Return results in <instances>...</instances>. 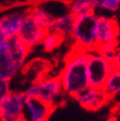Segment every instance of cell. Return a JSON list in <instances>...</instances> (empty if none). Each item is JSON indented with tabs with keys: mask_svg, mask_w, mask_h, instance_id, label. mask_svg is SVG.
Returning a JSON list of instances; mask_svg holds the SVG:
<instances>
[{
	"mask_svg": "<svg viewBox=\"0 0 120 121\" xmlns=\"http://www.w3.org/2000/svg\"><path fill=\"white\" fill-rule=\"evenodd\" d=\"M23 95L25 98H38L54 108L61 104L65 96L58 77H44L29 86Z\"/></svg>",
	"mask_w": 120,
	"mask_h": 121,
	"instance_id": "2",
	"label": "cell"
},
{
	"mask_svg": "<svg viewBox=\"0 0 120 121\" xmlns=\"http://www.w3.org/2000/svg\"><path fill=\"white\" fill-rule=\"evenodd\" d=\"M92 3L94 9H103L111 13L118 11L120 8V0H92Z\"/></svg>",
	"mask_w": 120,
	"mask_h": 121,
	"instance_id": "19",
	"label": "cell"
},
{
	"mask_svg": "<svg viewBox=\"0 0 120 121\" xmlns=\"http://www.w3.org/2000/svg\"><path fill=\"white\" fill-rule=\"evenodd\" d=\"M40 1H43V0H40Z\"/></svg>",
	"mask_w": 120,
	"mask_h": 121,
	"instance_id": "23",
	"label": "cell"
},
{
	"mask_svg": "<svg viewBox=\"0 0 120 121\" xmlns=\"http://www.w3.org/2000/svg\"><path fill=\"white\" fill-rule=\"evenodd\" d=\"M26 10H15L6 13L0 17V30L5 34L7 38L17 35L23 18L27 13Z\"/></svg>",
	"mask_w": 120,
	"mask_h": 121,
	"instance_id": "11",
	"label": "cell"
},
{
	"mask_svg": "<svg viewBox=\"0 0 120 121\" xmlns=\"http://www.w3.org/2000/svg\"><path fill=\"white\" fill-rule=\"evenodd\" d=\"M7 42L12 58H13L16 65L18 66V68L22 70L25 67L30 49L21 41V39L18 38L17 35L7 38Z\"/></svg>",
	"mask_w": 120,
	"mask_h": 121,
	"instance_id": "12",
	"label": "cell"
},
{
	"mask_svg": "<svg viewBox=\"0 0 120 121\" xmlns=\"http://www.w3.org/2000/svg\"><path fill=\"white\" fill-rule=\"evenodd\" d=\"M10 82L0 79V102H1L6 96H7L11 92Z\"/></svg>",
	"mask_w": 120,
	"mask_h": 121,
	"instance_id": "20",
	"label": "cell"
},
{
	"mask_svg": "<svg viewBox=\"0 0 120 121\" xmlns=\"http://www.w3.org/2000/svg\"><path fill=\"white\" fill-rule=\"evenodd\" d=\"M75 19L76 17H74L70 12H68V13L56 18L48 31L59 35L64 39H66V38H72Z\"/></svg>",
	"mask_w": 120,
	"mask_h": 121,
	"instance_id": "13",
	"label": "cell"
},
{
	"mask_svg": "<svg viewBox=\"0 0 120 121\" xmlns=\"http://www.w3.org/2000/svg\"><path fill=\"white\" fill-rule=\"evenodd\" d=\"M97 18L98 15L94 12L76 17L72 33L76 47L86 51L97 48Z\"/></svg>",
	"mask_w": 120,
	"mask_h": 121,
	"instance_id": "3",
	"label": "cell"
},
{
	"mask_svg": "<svg viewBox=\"0 0 120 121\" xmlns=\"http://www.w3.org/2000/svg\"><path fill=\"white\" fill-rule=\"evenodd\" d=\"M29 13L33 16L34 21L46 31L50 29L51 25L56 19L41 3L33 6L32 8H29Z\"/></svg>",
	"mask_w": 120,
	"mask_h": 121,
	"instance_id": "14",
	"label": "cell"
},
{
	"mask_svg": "<svg viewBox=\"0 0 120 121\" xmlns=\"http://www.w3.org/2000/svg\"><path fill=\"white\" fill-rule=\"evenodd\" d=\"M111 62H112V65H113V68L120 70V46L117 47L114 55H113V58L111 60Z\"/></svg>",
	"mask_w": 120,
	"mask_h": 121,
	"instance_id": "21",
	"label": "cell"
},
{
	"mask_svg": "<svg viewBox=\"0 0 120 121\" xmlns=\"http://www.w3.org/2000/svg\"><path fill=\"white\" fill-rule=\"evenodd\" d=\"M87 59L88 51L76 46L68 54L64 68L58 77L65 95L74 98L90 86Z\"/></svg>",
	"mask_w": 120,
	"mask_h": 121,
	"instance_id": "1",
	"label": "cell"
},
{
	"mask_svg": "<svg viewBox=\"0 0 120 121\" xmlns=\"http://www.w3.org/2000/svg\"><path fill=\"white\" fill-rule=\"evenodd\" d=\"M103 91L109 99L120 95V70L113 69L110 72L103 87Z\"/></svg>",
	"mask_w": 120,
	"mask_h": 121,
	"instance_id": "15",
	"label": "cell"
},
{
	"mask_svg": "<svg viewBox=\"0 0 120 121\" xmlns=\"http://www.w3.org/2000/svg\"><path fill=\"white\" fill-rule=\"evenodd\" d=\"M118 46H119V43H118V40L116 39V40H111V41H107V42L98 44L95 50H97L100 55H103L104 58L111 61Z\"/></svg>",
	"mask_w": 120,
	"mask_h": 121,
	"instance_id": "17",
	"label": "cell"
},
{
	"mask_svg": "<svg viewBox=\"0 0 120 121\" xmlns=\"http://www.w3.org/2000/svg\"><path fill=\"white\" fill-rule=\"evenodd\" d=\"M119 35L118 23L114 18L98 16L97 18V39L98 44L116 40Z\"/></svg>",
	"mask_w": 120,
	"mask_h": 121,
	"instance_id": "9",
	"label": "cell"
},
{
	"mask_svg": "<svg viewBox=\"0 0 120 121\" xmlns=\"http://www.w3.org/2000/svg\"><path fill=\"white\" fill-rule=\"evenodd\" d=\"M6 39H7V37H6V35H5V34L1 31V30H0V44H1L2 43V42Z\"/></svg>",
	"mask_w": 120,
	"mask_h": 121,
	"instance_id": "22",
	"label": "cell"
},
{
	"mask_svg": "<svg viewBox=\"0 0 120 121\" xmlns=\"http://www.w3.org/2000/svg\"><path fill=\"white\" fill-rule=\"evenodd\" d=\"M54 110L52 105L38 98H25L23 104V121H47Z\"/></svg>",
	"mask_w": 120,
	"mask_h": 121,
	"instance_id": "6",
	"label": "cell"
},
{
	"mask_svg": "<svg viewBox=\"0 0 120 121\" xmlns=\"http://www.w3.org/2000/svg\"><path fill=\"white\" fill-rule=\"evenodd\" d=\"M63 40L64 39L62 37H60L59 35H56L54 33L47 31L45 37L43 38V41H41V44H43V49L45 51H51L54 48L58 47Z\"/></svg>",
	"mask_w": 120,
	"mask_h": 121,
	"instance_id": "18",
	"label": "cell"
},
{
	"mask_svg": "<svg viewBox=\"0 0 120 121\" xmlns=\"http://www.w3.org/2000/svg\"><path fill=\"white\" fill-rule=\"evenodd\" d=\"M74 99L80 106L91 111L100 109L109 100L108 96L104 94L103 89H99L92 86H89L83 92L75 95Z\"/></svg>",
	"mask_w": 120,
	"mask_h": 121,
	"instance_id": "8",
	"label": "cell"
},
{
	"mask_svg": "<svg viewBox=\"0 0 120 121\" xmlns=\"http://www.w3.org/2000/svg\"><path fill=\"white\" fill-rule=\"evenodd\" d=\"M19 71L21 70L11 56L6 39L0 44V79L10 82Z\"/></svg>",
	"mask_w": 120,
	"mask_h": 121,
	"instance_id": "10",
	"label": "cell"
},
{
	"mask_svg": "<svg viewBox=\"0 0 120 121\" xmlns=\"http://www.w3.org/2000/svg\"><path fill=\"white\" fill-rule=\"evenodd\" d=\"M23 93L11 91L10 94L0 102V121H20L22 120Z\"/></svg>",
	"mask_w": 120,
	"mask_h": 121,
	"instance_id": "7",
	"label": "cell"
},
{
	"mask_svg": "<svg viewBox=\"0 0 120 121\" xmlns=\"http://www.w3.org/2000/svg\"><path fill=\"white\" fill-rule=\"evenodd\" d=\"M113 69L110 60L100 55L95 49L88 51L87 72L90 86L103 89L107 77Z\"/></svg>",
	"mask_w": 120,
	"mask_h": 121,
	"instance_id": "4",
	"label": "cell"
},
{
	"mask_svg": "<svg viewBox=\"0 0 120 121\" xmlns=\"http://www.w3.org/2000/svg\"><path fill=\"white\" fill-rule=\"evenodd\" d=\"M69 12L74 17H79L94 13V8L92 0H71L69 3Z\"/></svg>",
	"mask_w": 120,
	"mask_h": 121,
	"instance_id": "16",
	"label": "cell"
},
{
	"mask_svg": "<svg viewBox=\"0 0 120 121\" xmlns=\"http://www.w3.org/2000/svg\"><path fill=\"white\" fill-rule=\"evenodd\" d=\"M20 121H23V120H20Z\"/></svg>",
	"mask_w": 120,
	"mask_h": 121,
	"instance_id": "24",
	"label": "cell"
},
{
	"mask_svg": "<svg viewBox=\"0 0 120 121\" xmlns=\"http://www.w3.org/2000/svg\"><path fill=\"white\" fill-rule=\"evenodd\" d=\"M46 33H47L46 30L41 28L34 21L33 16L29 13V9H28L27 13L23 18L19 31L17 33L18 38L31 50L32 48L41 44V41L45 37Z\"/></svg>",
	"mask_w": 120,
	"mask_h": 121,
	"instance_id": "5",
	"label": "cell"
}]
</instances>
